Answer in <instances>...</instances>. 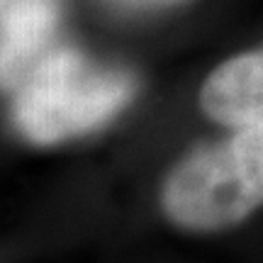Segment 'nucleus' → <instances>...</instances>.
Returning <instances> with one entry per match:
<instances>
[{
  "mask_svg": "<svg viewBox=\"0 0 263 263\" xmlns=\"http://www.w3.org/2000/svg\"><path fill=\"white\" fill-rule=\"evenodd\" d=\"M134 76L78 49L47 51L17 83L12 117L34 144H59L112 120L134 95Z\"/></svg>",
  "mask_w": 263,
  "mask_h": 263,
  "instance_id": "1",
  "label": "nucleus"
},
{
  "mask_svg": "<svg viewBox=\"0 0 263 263\" xmlns=\"http://www.w3.org/2000/svg\"><path fill=\"white\" fill-rule=\"evenodd\" d=\"M161 205L188 232H219L263 207V129H234L229 139L190 151L168 173Z\"/></svg>",
  "mask_w": 263,
  "mask_h": 263,
  "instance_id": "2",
  "label": "nucleus"
},
{
  "mask_svg": "<svg viewBox=\"0 0 263 263\" xmlns=\"http://www.w3.org/2000/svg\"><path fill=\"white\" fill-rule=\"evenodd\" d=\"M61 10V0L0 3V88H17L20 81L49 51Z\"/></svg>",
  "mask_w": 263,
  "mask_h": 263,
  "instance_id": "3",
  "label": "nucleus"
},
{
  "mask_svg": "<svg viewBox=\"0 0 263 263\" xmlns=\"http://www.w3.org/2000/svg\"><path fill=\"white\" fill-rule=\"evenodd\" d=\"M200 100L212 120L232 129H263V49L217 66Z\"/></svg>",
  "mask_w": 263,
  "mask_h": 263,
  "instance_id": "4",
  "label": "nucleus"
},
{
  "mask_svg": "<svg viewBox=\"0 0 263 263\" xmlns=\"http://www.w3.org/2000/svg\"><path fill=\"white\" fill-rule=\"evenodd\" d=\"M124 5H151V3H163V0H117Z\"/></svg>",
  "mask_w": 263,
  "mask_h": 263,
  "instance_id": "5",
  "label": "nucleus"
},
{
  "mask_svg": "<svg viewBox=\"0 0 263 263\" xmlns=\"http://www.w3.org/2000/svg\"><path fill=\"white\" fill-rule=\"evenodd\" d=\"M0 3H3V0H0Z\"/></svg>",
  "mask_w": 263,
  "mask_h": 263,
  "instance_id": "6",
  "label": "nucleus"
}]
</instances>
